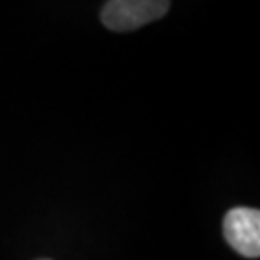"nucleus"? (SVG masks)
Returning a JSON list of instances; mask_svg holds the SVG:
<instances>
[{
	"instance_id": "obj_1",
	"label": "nucleus",
	"mask_w": 260,
	"mask_h": 260,
	"mask_svg": "<svg viewBox=\"0 0 260 260\" xmlns=\"http://www.w3.org/2000/svg\"><path fill=\"white\" fill-rule=\"evenodd\" d=\"M169 7L166 0H110L103 5L100 19L107 29L127 32L160 19Z\"/></svg>"
},
{
	"instance_id": "obj_2",
	"label": "nucleus",
	"mask_w": 260,
	"mask_h": 260,
	"mask_svg": "<svg viewBox=\"0 0 260 260\" xmlns=\"http://www.w3.org/2000/svg\"><path fill=\"white\" fill-rule=\"evenodd\" d=\"M223 237L237 253L247 258L260 255V211L255 208H232L223 218Z\"/></svg>"
},
{
	"instance_id": "obj_3",
	"label": "nucleus",
	"mask_w": 260,
	"mask_h": 260,
	"mask_svg": "<svg viewBox=\"0 0 260 260\" xmlns=\"http://www.w3.org/2000/svg\"><path fill=\"white\" fill-rule=\"evenodd\" d=\"M38 260H51V258H38Z\"/></svg>"
}]
</instances>
